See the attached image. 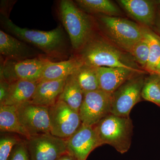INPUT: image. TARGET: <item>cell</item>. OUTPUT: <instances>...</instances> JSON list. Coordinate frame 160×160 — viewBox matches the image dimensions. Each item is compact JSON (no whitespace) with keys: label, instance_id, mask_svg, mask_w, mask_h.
<instances>
[{"label":"cell","instance_id":"obj_1","mask_svg":"<svg viewBox=\"0 0 160 160\" xmlns=\"http://www.w3.org/2000/svg\"><path fill=\"white\" fill-rule=\"evenodd\" d=\"M1 24L7 33L39 49L51 60L69 59V42L62 26L49 31L21 28L9 19V16L1 14Z\"/></svg>","mask_w":160,"mask_h":160},{"label":"cell","instance_id":"obj_2","mask_svg":"<svg viewBox=\"0 0 160 160\" xmlns=\"http://www.w3.org/2000/svg\"><path fill=\"white\" fill-rule=\"evenodd\" d=\"M76 55L85 66L94 68L119 67L142 72L126 54L96 34Z\"/></svg>","mask_w":160,"mask_h":160},{"label":"cell","instance_id":"obj_3","mask_svg":"<svg viewBox=\"0 0 160 160\" xmlns=\"http://www.w3.org/2000/svg\"><path fill=\"white\" fill-rule=\"evenodd\" d=\"M58 12L72 48L78 52L95 34L93 19L71 0L60 1Z\"/></svg>","mask_w":160,"mask_h":160},{"label":"cell","instance_id":"obj_4","mask_svg":"<svg viewBox=\"0 0 160 160\" xmlns=\"http://www.w3.org/2000/svg\"><path fill=\"white\" fill-rule=\"evenodd\" d=\"M93 127L101 146L108 144L122 154L130 148L133 126L129 117L110 114Z\"/></svg>","mask_w":160,"mask_h":160},{"label":"cell","instance_id":"obj_5","mask_svg":"<svg viewBox=\"0 0 160 160\" xmlns=\"http://www.w3.org/2000/svg\"><path fill=\"white\" fill-rule=\"evenodd\" d=\"M99 19L109 38L129 53L145 35V28L126 19L106 15Z\"/></svg>","mask_w":160,"mask_h":160},{"label":"cell","instance_id":"obj_6","mask_svg":"<svg viewBox=\"0 0 160 160\" xmlns=\"http://www.w3.org/2000/svg\"><path fill=\"white\" fill-rule=\"evenodd\" d=\"M1 58L0 77L10 84L18 80L39 82L46 65L52 61L45 56L20 62Z\"/></svg>","mask_w":160,"mask_h":160},{"label":"cell","instance_id":"obj_7","mask_svg":"<svg viewBox=\"0 0 160 160\" xmlns=\"http://www.w3.org/2000/svg\"><path fill=\"white\" fill-rule=\"evenodd\" d=\"M145 78L138 74L129 79L112 94L111 114L129 118L130 111L141 101Z\"/></svg>","mask_w":160,"mask_h":160},{"label":"cell","instance_id":"obj_8","mask_svg":"<svg viewBox=\"0 0 160 160\" xmlns=\"http://www.w3.org/2000/svg\"><path fill=\"white\" fill-rule=\"evenodd\" d=\"M49 114L50 133L57 137L67 139L82 124L79 112L62 101L49 107Z\"/></svg>","mask_w":160,"mask_h":160},{"label":"cell","instance_id":"obj_9","mask_svg":"<svg viewBox=\"0 0 160 160\" xmlns=\"http://www.w3.org/2000/svg\"><path fill=\"white\" fill-rule=\"evenodd\" d=\"M112 94L102 90L84 93L79 113L82 124L94 126L111 114Z\"/></svg>","mask_w":160,"mask_h":160},{"label":"cell","instance_id":"obj_10","mask_svg":"<svg viewBox=\"0 0 160 160\" xmlns=\"http://www.w3.org/2000/svg\"><path fill=\"white\" fill-rule=\"evenodd\" d=\"M26 143L31 160H57L67 153L66 139L50 133L32 136Z\"/></svg>","mask_w":160,"mask_h":160},{"label":"cell","instance_id":"obj_11","mask_svg":"<svg viewBox=\"0 0 160 160\" xmlns=\"http://www.w3.org/2000/svg\"><path fill=\"white\" fill-rule=\"evenodd\" d=\"M18 118L29 138L50 133L49 107L39 106L31 102L16 106Z\"/></svg>","mask_w":160,"mask_h":160},{"label":"cell","instance_id":"obj_12","mask_svg":"<svg viewBox=\"0 0 160 160\" xmlns=\"http://www.w3.org/2000/svg\"><path fill=\"white\" fill-rule=\"evenodd\" d=\"M101 146L94 127L82 124L66 139L67 153L78 160H86L91 152Z\"/></svg>","mask_w":160,"mask_h":160},{"label":"cell","instance_id":"obj_13","mask_svg":"<svg viewBox=\"0 0 160 160\" xmlns=\"http://www.w3.org/2000/svg\"><path fill=\"white\" fill-rule=\"evenodd\" d=\"M1 58L8 61L20 62L29 59L46 56L42 55L29 44L13 36L0 30Z\"/></svg>","mask_w":160,"mask_h":160},{"label":"cell","instance_id":"obj_14","mask_svg":"<svg viewBox=\"0 0 160 160\" xmlns=\"http://www.w3.org/2000/svg\"><path fill=\"white\" fill-rule=\"evenodd\" d=\"M96 69L100 89L111 94L126 81L142 72L119 67H97Z\"/></svg>","mask_w":160,"mask_h":160},{"label":"cell","instance_id":"obj_15","mask_svg":"<svg viewBox=\"0 0 160 160\" xmlns=\"http://www.w3.org/2000/svg\"><path fill=\"white\" fill-rule=\"evenodd\" d=\"M67 78L39 81L30 102L36 105L47 107L53 106L63 91Z\"/></svg>","mask_w":160,"mask_h":160},{"label":"cell","instance_id":"obj_16","mask_svg":"<svg viewBox=\"0 0 160 160\" xmlns=\"http://www.w3.org/2000/svg\"><path fill=\"white\" fill-rule=\"evenodd\" d=\"M83 65L81 59L76 54L58 62L50 61L45 67L40 81L66 78L73 74Z\"/></svg>","mask_w":160,"mask_h":160},{"label":"cell","instance_id":"obj_17","mask_svg":"<svg viewBox=\"0 0 160 160\" xmlns=\"http://www.w3.org/2000/svg\"><path fill=\"white\" fill-rule=\"evenodd\" d=\"M128 14L140 23L150 26L154 24L155 11L153 3L147 0L118 1Z\"/></svg>","mask_w":160,"mask_h":160},{"label":"cell","instance_id":"obj_18","mask_svg":"<svg viewBox=\"0 0 160 160\" xmlns=\"http://www.w3.org/2000/svg\"><path fill=\"white\" fill-rule=\"evenodd\" d=\"M38 82L18 80L11 83L9 95L3 105L17 106L30 102L34 94Z\"/></svg>","mask_w":160,"mask_h":160},{"label":"cell","instance_id":"obj_19","mask_svg":"<svg viewBox=\"0 0 160 160\" xmlns=\"http://www.w3.org/2000/svg\"><path fill=\"white\" fill-rule=\"evenodd\" d=\"M83 98L84 93L74 73L69 76L66 78L63 91L58 100L62 101L72 109L79 112Z\"/></svg>","mask_w":160,"mask_h":160},{"label":"cell","instance_id":"obj_20","mask_svg":"<svg viewBox=\"0 0 160 160\" xmlns=\"http://www.w3.org/2000/svg\"><path fill=\"white\" fill-rule=\"evenodd\" d=\"M0 129L2 132L18 133L29 138L18 118L16 106H0Z\"/></svg>","mask_w":160,"mask_h":160},{"label":"cell","instance_id":"obj_21","mask_svg":"<svg viewBox=\"0 0 160 160\" xmlns=\"http://www.w3.org/2000/svg\"><path fill=\"white\" fill-rule=\"evenodd\" d=\"M75 2L83 11L88 13H104L110 16L120 13L117 6L109 0H77Z\"/></svg>","mask_w":160,"mask_h":160},{"label":"cell","instance_id":"obj_22","mask_svg":"<svg viewBox=\"0 0 160 160\" xmlns=\"http://www.w3.org/2000/svg\"><path fill=\"white\" fill-rule=\"evenodd\" d=\"M149 42V54L145 69L152 74L160 76V39L154 32L145 28Z\"/></svg>","mask_w":160,"mask_h":160},{"label":"cell","instance_id":"obj_23","mask_svg":"<svg viewBox=\"0 0 160 160\" xmlns=\"http://www.w3.org/2000/svg\"><path fill=\"white\" fill-rule=\"evenodd\" d=\"M74 74L83 93L100 90L96 68L83 65Z\"/></svg>","mask_w":160,"mask_h":160},{"label":"cell","instance_id":"obj_24","mask_svg":"<svg viewBox=\"0 0 160 160\" xmlns=\"http://www.w3.org/2000/svg\"><path fill=\"white\" fill-rule=\"evenodd\" d=\"M145 80L142 91V98L160 106V79L158 76Z\"/></svg>","mask_w":160,"mask_h":160},{"label":"cell","instance_id":"obj_25","mask_svg":"<svg viewBox=\"0 0 160 160\" xmlns=\"http://www.w3.org/2000/svg\"><path fill=\"white\" fill-rule=\"evenodd\" d=\"M130 53L137 62L146 68L149 59V46L145 32L144 37L133 46Z\"/></svg>","mask_w":160,"mask_h":160},{"label":"cell","instance_id":"obj_26","mask_svg":"<svg viewBox=\"0 0 160 160\" xmlns=\"http://www.w3.org/2000/svg\"><path fill=\"white\" fill-rule=\"evenodd\" d=\"M21 142L13 135H2L0 138V160H8L14 146Z\"/></svg>","mask_w":160,"mask_h":160},{"label":"cell","instance_id":"obj_27","mask_svg":"<svg viewBox=\"0 0 160 160\" xmlns=\"http://www.w3.org/2000/svg\"><path fill=\"white\" fill-rule=\"evenodd\" d=\"M7 160H31L26 142L21 141L16 145Z\"/></svg>","mask_w":160,"mask_h":160},{"label":"cell","instance_id":"obj_28","mask_svg":"<svg viewBox=\"0 0 160 160\" xmlns=\"http://www.w3.org/2000/svg\"><path fill=\"white\" fill-rule=\"evenodd\" d=\"M11 84L5 79L0 77V106H2L7 100Z\"/></svg>","mask_w":160,"mask_h":160},{"label":"cell","instance_id":"obj_29","mask_svg":"<svg viewBox=\"0 0 160 160\" xmlns=\"http://www.w3.org/2000/svg\"><path fill=\"white\" fill-rule=\"evenodd\" d=\"M57 160H78L76 158L72 156L68 153L63 155L61 157L59 158Z\"/></svg>","mask_w":160,"mask_h":160},{"label":"cell","instance_id":"obj_30","mask_svg":"<svg viewBox=\"0 0 160 160\" xmlns=\"http://www.w3.org/2000/svg\"><path fill=\"white\" fill-rule=\"evenodd\" d=\"M159 2L160 3V1H159Z\"/></svg>","mask_w":160,"mask_h":160},{"label":"cell","instance_id":"obj_31","mask_svg":"<svg viewBox=\"0 0 160 160\" xmlns=\"http://www.w3.org/2000/svg\"><path fill=\"white\" fill-rule=\"evenodd\" d=\"M158 77H159L160 79V76H158Z\"/></svg>","mask_w":160,"mask_h":160},{"label":"cell","instance_id":"obj_32","mask_svg":"<svg viewBox=\"0 0 160 160\" xmlns=\"http://www.w3.org/2000/svg\"></svg>","mask_w":160,"mask_h":160},{"label":"cell","instance_id":"obj_33","mask_svg":"<svg viewBox=\"0 0 160 160\" xmlns=\"http://www.w3.org/2000/svg\"></svg>","mask_w":160,"mask_h":160}]
</instances>
